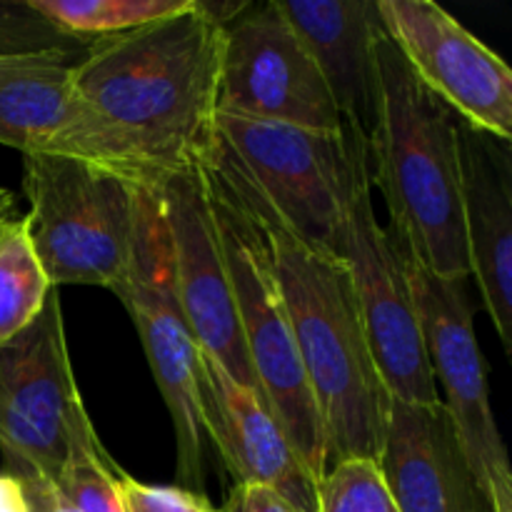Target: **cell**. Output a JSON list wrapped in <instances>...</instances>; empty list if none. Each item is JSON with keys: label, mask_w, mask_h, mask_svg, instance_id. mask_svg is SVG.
<instances>
[{"label": "cell", "mask_w": 512, "mask_h": 512, "mask_svg": "<svg viewBox=\"0 0 512 512\" xmlns=\"http://www.w3.org/2000/svg\"><path fill=\"white\" fill-rule=\"evenodd\" d=\"M88 45L90 40L73 38L50 25L28 0H0V58L28 53L83 55Z\"/></svg>", "instance_id": "obj_23"}, {"label": "cell", "mask_w": 512, "mask_h": 512, "mask_svg": "<svg viewBox=\"0 0 512 512\" xmlns=\"http://www.w3.org/2000/svg\"><path fill=\"white\" fill-rule=\"evenodd\" d=\"M0 512H28L23 485L10 473H0Z\"/></svg>", "instance_id": "obj_27"}, {"label": "cell", "mask_w": 512, "mask_h": 512, "mask_svg": "<svg viewBox=\"0 0 512 512\" xmlns=\"http://www.w3.org/2000/svg\"><path fill=\"white\" fill-rule=\"evenodd\" d=\"M400 512H500L443 403H393L378 458Z\"/></svg>", "instance_id": "obj_16"}, {"label": "cell", "mask_w": 512, "mask_h": 512, "mask_svg": "<svg viewBox=\"0 0 512 512\" xmlns=\"http://www.w3.org/2000/svg\"><path fill=\"white\" fill-rule=\"evenodd\" d=\"M20 215L0 223V345L35 323L53 293Z\"/></svg>", "instance_id": "obj_19"}, {"label": "cell", "mask_w": 512, "mask_h": 512, "mask_svg": "<svg viewBox=\"0 0 512 512\" xmlns=\"http://www.w3.org/2000/svg\"><path fill=\"white\" fill-rule=\"evenodd\" d=\"M218 115L343 130L328 85L278 3H248L223 25Z\"/></svg>", "instance_id": "obj_11"}, {"label": "cell", "mask_w": 512, "mask_h": 512, "mask_svg": "<svg viewBox=\"0 0 512 512\" xmlns=\"http://www.w3.org/2000/svg\"><path fill=\"white\" fill-rule=\"evenodd\" d=\"M208 160L268 238L300 363L323 423L328 468L350 458L378 460L393 400L368 348L348 265L303 243L235 170L220 143Z\"/></svg>", "instance_id": "obj_2"}, {"label": "cell", "mask_w": 512, "mask_h": 512, "mask_svg": "<svg viewBox=\"0 0 512 512\" xmlns=\"http://www.w3.org/2000/svg\"><path fill=\"white\" fill-rule=\"evenodd\" d=\"M378 123L368 138L370 183L388 208L390 238L405 260L468 280L460 213L458 115L420 83L393 40L378 43Z\"/></svg>", "instance_id": "obj_3"}, {"label": "cell", "mask_w": 512, "mask_h": 512, "mask_svg": "<svg viewBox=\"0 0 512 512\" xmlns=\"http://www.w3.org/2000/svg\"><path fill=\"white\" fill-rule=\"evenodd\" d=\"M93 443L100 438L78 393L53 290L35 323L0 345V453L13 478L53 485L70 455Z\"/></svg>", "instance_id": "obj_8"}, {"label": "cell", "mask_w": 512, "mask_h": 512, "mask_svg": "<svg viewBox=\"0 0 512 512\" xmlns=\"http://www.w3.org/2000/svg\"><path fill=\"white\" fill-rule=\"evenodd\" d=\"M318 512H400L378 460L350 458L330 465L318 483Z\"/></svg>", "instance_id": "obj_22"}, {"label": "cell", "mask_w": 512, "mask_h": 512, "mask_svg": "<svg viewBox=\"0 0 512 512\" xmlns=\"http://www.w3.org/2000/svg\"><path fill=\"white\" fill-rule=\"evenodd\" d=\"M28 5L63 33L95 40L183 13L193 0H28Z\"/></svg>", "instance_id": "obj_20"}, {"label": "cell", "mask_w": 512, "mask_h": 512, "mask_svg": "<svg viewBox=\"0 0 512 512\" xmlns=\"http://www.w3.org/2000/svg\"><path fill=\"white\" fill-rule=\"evenodd\" d=\"M343 263L375 368L393 403H440L425 350L423 325L410 288L408 265L373 205V183L355 188L345 225Z\"/></svg>", "instance_id": "obj_9"}, {"label": "cell", "mask_w": 512, "mask_h": 512, "mask_svg": "<svg viewBox=\"0 0 512 512\" xmlns=\"http://www.w3.org/2000/svg\"><path fill=\"white\" fill-rule=\"evenodd\" d=\"M80 55L28 53L0 58V145L53 153L73 118V65Z\"/></svg>", "instance_id": "obj_18"}, {"label": "cell", "mask_w": 512, "mask_h": 512, "mask_svg": "<svg viewBox=\"0 0 512 512\" xmlns=\"http://www.w3.org/2000/svg\"><path fill=\"white\" fill-rule=\"evenodd\" d=\"M120 495H123L125 512H220L208 503L203 493L140 483L128 473L120 480Z\"/></svg>", "instance_id": "obj_24"}, {"label": "cell", "mask_w": 512, "mask_h": 512, "mask_svg": "<svg viewBox=\"0 0 512 512\" xmlns=\"http://www.w3.org/2000/svg\"><path fill=\"white\" fill-rule=\"evenodd\" d=\"M23 168L25 233L50 285L118 293L133 258L138 185L63 153L23 155Z\"/></svg>", "instance_id": "obj_6"}, {"label": "cell", "mask_w": 512, "mask_h": 512, "mask_svg": "<svg viewBox=\"0 0 512 512\" xmlns=\"http://www.w3.org/2000/svg\"><path fill=\"white\" fill-rule=\"evenodd\" d=\"M15 215H18V208H15V195L10 193L8 188L0 185V223H3V220L15 218Z\"/></svg>", "instance_id": "obj_28"}, {"label": "cell", "mask_w": 512, "mask_h": 512, "mask_svg": "<svg viewBox=\"0 0 512 512\" xmlns=\"http://www.w3.org/2000/svg\"><path fill=\"white\" fill-rule=\"evenodd\" d=\"M313 55L348 128L373 135L378 123V43L385 35L378 0H275Z\"/></svg>", "instance_id": "obj_17"}, {"label": "cell", "mask_w": 512, "mask_h": 512, "mask_svg": "<svg viewBox=\"0 0 512 512\" xmlns=\"http://www.w3.org/2000/svg\"><path fill=\"white\" fill-rule=\"evenodd\" d=\"M200 405L208 443L235 485H263L300 512H318V480L255 390L200 350Z\"/></svg>", "instance_id": "obj_15"}, {"label": "cell", "mask_w": 512, "mask_h": 512, "mask_svg": "<svg viewBox=\"0 0 512 512\" xmlns=\"http://www.w3.org/2000/svg\"><path fill=\"white\" fill-rule=\"evenodd\" d=\"M405 265L440 403L448 410L480 483L493 495L500 512H512L510 458L490 408L488 378L465 280L438 278L410 260Z\"/></svg>", "instance_id": "obj_10"}, {"label": "cell", "mask_w": 512, "mask_h": 512, "mask_svg": "<svg viewBox=\"0 0 512 512\" xmlns=\"http://www.w3.org/2000/svg\"><path fill=\"white\" fill-rule=\"evenodd\" d=\"M28 512H75L45 480H20Z\"/></svg>", "instance_id": "obj_26"}, {"label": "cell", "mask_w": 512, "mask_h": 512, "mask_svg": "<svg viewBox=\"0 0 512 512\" xmlns=\"http://www.w3.org/2000/svg\"><path fill=\"white\" fill-rule=\"evenodd\" d=\"M118 468L103 443L85 445L70 455L53 488L75 512H125Z\"/></svg>", "instance_id": "obj_21"}, {"label": "cell", "mask_w": 512, "mask_h": 512, "mask_svg": "<svg viewBox=\"0 0 512 512\" xmlns=\"http://www.w3.org/2000/svg\"><path fill=\"white\" fill-rule=\"evenodd\" d=\"M460 213L470 278L512 353V140L458 120Z\"/></svg>", "instance_id": "obj_14"}, {"label": "cell", "mask_w": 512, "mask_h": 512, "mask_svg": "<svg viewBox=\"0 0 512 512\" xmlns=\"http://www.w3.org/2000/svg\"><path fill=\"white\" fill-rule=\"evenodd\" d=\"M155 188L163 198L175 288L195 343L218 360L233 380L260 395L240 333L205 163L168 175Z\"/></svg>", "instance_id": "obj_12"}, {"label": "cell", "mask_w": 512, "mask_h": 512, "mask_svg": "<svg viewBox=\"0 0 512 512\" xmlns=\"http://www.w3.org/2000/svg\"><path fill=\"white\" fill-rule=\"evenodd\" d=\"M115 295L138 328L150 373L168 408L178 480L185 490L200 493L210 445L200 405V348L175 288L170 233L155 185H138L133 258Z\"/></svg>", "instance_id": "obj_7"}, {"label": "cell", "mask_w": 512, "mask_h": 512, "mask_svg": "<svg viewBox=\"0 0 512 512\" xmlns=\"http://www.w3.org/2000/svg\"><path fill=\"white\" fill-rule=\"evenodd\" d=\"M385 35L465 123L512 140V70L433 0H378Z\"/></svg>", "instance_id": "obj_13"}, {"label": "cell", "mask_w": 512, "mask_h": 512, "mask_svg": "<svg viewBox=\"0 0 512 512\" xmlns=\"http://www.w3.org/2000/svg\"><path fill=\"white\" fill-rule=\"evenodd\" d=\"M223 28L193 0L143 28L90 40L73 65V118L53 153L135 185L208 163L218 145Z\"/></svg>", "instance_id": "obj_1"}, {"label": "cell", "mask_w": 512, "mask_h": 512, "mask_svg": "<svg viewBox=\"0 0 512 512\" xmlns=\"http://www.w3.org/2000/svg\"><path fill=\"white\" fill-rule=\"evenodd\" d=\"M218 143L265 205L310 248L343 260L355 188L370 178L368 140L353 128L313 130L215 118Z\"/></svg>", "instance_id": "obj_5"}, {"label": "cell", "mask_w": 512, "mask_h": 512, "mask_svg": "<svg viewBox=\"0 0 512 512\" xmlns=\"http://www.w3.org/2000/svg\"><path fill=\"white\" fill-rule=\"evenodd\" d=\"M205 173L240 333L253 365L260 398L285 430L305 468L320 483L328 470L323 423L300 363L268 238L248 205L235 195L210 160L205 163Z\"/></svg>", "instance_id": "obj_4"}, {"label": "cell", "mask_w": 512, "mask_h": 512, "mask_svg": "<svg viewBox=\"0 0 512 512\" xmlns=\"http://www.w3.org/2000/svg\"><path fill=\"white\" fill-rule=\"evenodd\" d=\"M220 512H300L278 493L263 485H235Z\"/></svg>", "instance_id": "obj_25"}]
</instances>
